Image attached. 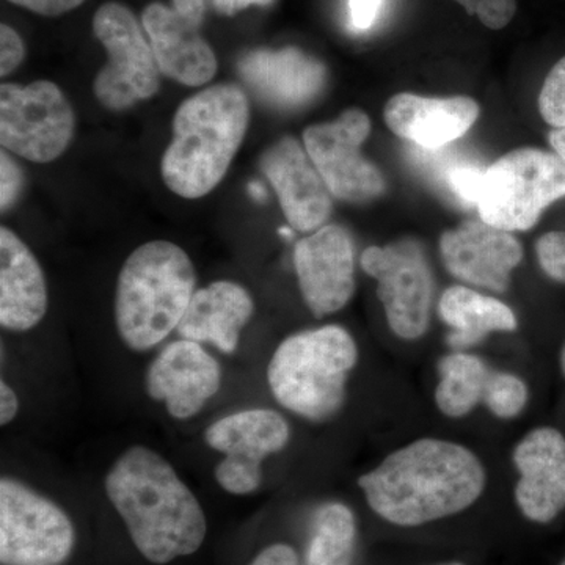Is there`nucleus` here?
I'll use <instances>...</instances> for the list:
<instances>
[{
  "mask_svg": "<svg viewBox=\"0 0 565 565\" xmlns=\"http://www.w3.org/2000/svg\"><path fill=\"white\" fill-rule=\"evenodd\" d=\"M248 120V99L237 85H212L185 99L161 162L167 188L188 200L214 191L243 145Z\"/></svg>",
  "mask_w": 565,
  "mask_h": 565,
  "instance_id": "obj_3",
  "label": "nucleus"
},
{
  "mask_svg": "<svg viewBox=\"0 0 565 565\" xmlns=\"http://www.w3.org/2000/svg\"><path fill=\"white\" fill-rule=\"evenodd\" d=\"M561 367H563V373L565 374V345L563 352H561Z\"/></svg>",
  "mask_w": 565,
  "mask_h": 565,
  "instance_id": "obj_43",
  "label": "nucleus"
},
{
  "mask_svg": "<svg viewBox=\"0 0 565 565\" xmlns=\"http://www.w3.org/2000/svg\"><path fill=\"white\" fill-rule=\"evenodd\" d=\"M362 269L377 281L379 300L392 332L404 341L424 337L433 316L435 282L418 241L367 247L362 255Z\"/></svg>",
  "mask_w": 565,
  "mask_h": 565,
  "instance_id": "obj_10",
  "label": "nucleus"
},
{
  "mask_svg": "<svg viewBox=\"0 0 565 565\" xmlns=\"http://www.w3.org/2000/svg\"><path fill=\"white\" fill-rule=\"evenodd\" d=\"M539 111L553 129L565 128V57L553 66L542 85Z\"/></svg>",
  "mask_w": 565,
  "mask_h": 565,
  "instance_id": "obj_28",
  "label": "nucleus"
},
{
  "mask_svg": "<svg viewBox=\"0 0 565 565\" xmlns=\"http://www.w3.org/2000/svg\"><path fill=\"white\" fill-rule=\"evenodd\" d=\"M173 9L180 11L182 17L193 21H203L204 0H173Z\"/></svg>",
  "mask_w": 565,
  "mask_h": 565,
  "instance_id": "obj_39",
  "label": "nucleus"
},
{
  "mask_svg": "<svg viewBox=\"0 0 565 565\" xmlns=\"http://www.w3.org/2000/svg\"><path fill=\"white\" fill-rule=\"evenodd\" d=\"M548 141L555 150V154L565 162V128L552 129V132L548 134Z\"/></svg>",
  "mask_w": 565,
  "mask_h": 565,
  "instance_id": "obj_40",
  "label": "nucleus"
},
{
  "mask_svg": "<svg viewBox=\"0 0 565 565\" xmlns=\"http://www.w3.org/2000/svg\"><path fill=\"white\" fill-rule=\"evenodd\" d=\"M215 481L225 492L244 497L255 493L262 487V463L243 457L223 456L214 471Z\"/></svg>",
  "mask_w": 565,
  "mask_h": 565,
  "instance_id": "obj_27",
  "label": "nucleus"
},
{
  "mask_svg": "<svg viewBox=\"0 0 565 565\" xmlns=\"http://www.w3.org/2000/svg\"><path fill=\"white\" fill-rule=\"evenodd\" d=\"M93 33L109 57L93 82V93L106 109L126 110L159 92L161 70L131 10L104 3L93 18Z\"/></svg>",
  "mask_w": 565,
  "mask_h": 565,
  "instance_id": "obj_8",
  "label": "nucleus"
},
{
  "mask_svg": "<svg viewBox=\"0 0 565 565\" xmlns=\"http://www.w3.org/2000/svg\"><path fill=\"white\" fill-rule=\"evenodd\" d=\"M512 460L520 478L515 501L534 523H550L565 509V437L555 427H537L516 444Z\"/></svg>",
  "mask_w": 565,
  "mask_h": 565,
  "instance_id": "obj_16",
  "label": "nucleus"
},
{
  "mask_svg": "<svg viewBox=\"0 0 565 565\" xmlns=\"http://www.w3.org/2000/svg\"><path fill=\"white\" fill-rule=\"evenodd\" d=\"M9 2L43 17H61L81 7L85 0H9Z\"/></svg>",
  "mask_w": 565,
  "mask_h": 565,
  "instance_id": "obj_34",
  "label": "nucleus"
},
{
  "mask_svg": "<svg viewBox=\"0 0 565 565\" xmlns=\"http://www.w3.org/2000/svg\"><path fill=\"white\" fill-rule=\"evenodd\" d=\"M259 167L292 230L313 233L326 225L332 215L333 195L299 140L281 137L263 152Z\"/></svg>",
  "mask_w": 565,
  "mask_h": 565,
  "instance_id": "obj_15",
  "label": "nucleus"
},
{
  "mask_svg": "<svg viewBox=\"0 0 565 565\" xmlns=\"http://www.w3.org/2000/svg\"><path fill=\"white\" fill-rule=\"evenodd\" d=\"M486 484L481 459L467 446L444 438H418L359 478L375 514L405 527L467 511Z\"/></svg>",
  "mask_w": 565,
  "mask_h": 565,
  "instance_id": "obj_1",
  "label": "nucleus"
},
{
  "mask_svg": "<svg viewBox=\"0 0 565 565\" xmlns=\"http://www.w3.org/2000/svg\"><path fill=\"white\" fill-rule=\"evenodd\" d=\"M280 234L286 237H292V230L289 228H280Z\"/></svg>",
  "mask_w": 565,
  "mask_h": 565,
  "instance_id": "obj_42",
  "label": "nucleus"
},
{
  "mask_svg": "<svg viewBox=\"0 0 565 565\" xmlns=\"http://www.w3.org/2000/svg\"><path fill=\"white\" fill-rule=\"evenodd\" d=\"M440 255L446 270L465 286L503 294L525 252L514 234L479 218L441 234Z\"/></svg>",
  "mask_w": 565,
  "mask_h": 565,
  "instance_id": "obj_13",
  "label": "nucleus"
},
{
  "mask_svg": "<svg viewBox=\"0 0 565 565\" xmlns=\"http://www.w3.org/2000/svg\"><path fill=\"white\" fill-rule=\"evenodd\" d=\"M446 565H463V564L456 563V564H446Z\"/></svg>",
  "mask_w": 565,
  "mask_h": 565,
  "instance_id": "obj_44",
  "label": "nucleus"
},
{
  "mask_svg": "<svg viewBox=\"0 0 565 565\" xmlns=\"http://www.w3.org/2000/svg\"><path fill=\"white\" fill-rule=\"evenodd\" d=\"M196 274L180 245L151 241L122 264L115 292V326L126 348L148 352L178 329L193 294Z\"/></svg>",
  "mask_w": 565,
  "mask_h": 565,
  "instance_id": "obj_4",
  "label": "nucleus"
},
{
  "mask_svg": "<svg viewBox=\"0 0 565 565\" xmlns=\"http://www.w3.org/2000/svg\"><path fill=\"white\" fill-rule=\"evenodd\" d=\"M47 313V285L39 259L17 233L0 228V326L7 332L35 329Z\"/></svg>",
  "mask_w": 565,
  "mask_h": 565,
  "instance_id": "obj_20",
  "label": "nucleus"
},
{
  "mask_svg": "<svg viewBox=\"0 0 565 565\" xmlns=\"http://www.w3.org/2000/svg\"><path fill=\"white\" fill-rule=\"evenodd\" d=\"M438 315L451 329L448 343L456 351L475 348L492 333L515 332L519 327L509 305L465 285L451 286L441 294Z\"/></svg>",
  "mask_w": 565,
  "mask_h": 565,
  "instance_id": "obj_22",
  "label": "nucleus"
},
{
  "mask_svg": "<svg viewBox=\"0 0 565 565\" xmlns=\"http://www.w3.org/2000/svg\"><path fill=\"white\" fill-rule=\"evenodd\" d=\"M484 169L475 166H456L446 172V184L449 192L459 199L465 206H476L481 191Z\"/></svg>",
  "mask_w": 565,
  "mask_h": 565,
  "instance_id": "obj_31",
  "label": "nucleus"
},
{
  "mask_svg": "<svg viewBox=\"0 0 565 565\" xmlns=\"http://www.w3.org/2000/svg\"><path fill=\"white\" fill-rule=\"evenodd\" d=\"M535 255L546 277L565 282V232L546 233L539 237Z\"/></svg>",
  "mask_w": 565,
  "mask_h": 565,
  "instance_id": "obj_30",
  "label": "nucleus"
},
{
  "mask_svg": "<svg viewBox=\"0 0 565 565\" xmlns=\"http://www.w3.org/2000/svg\"><path fill=\"white\" fill-rule=\"evenodd\" d=\"M561 565H565V561H564V563H563V564H561Z\"/></svg>",
  "mask_w": 565,
  "mask_h": 565,
  "instance_id": "obj_45",
  "label": "nucleus"
},
{
  "mask_svg": "<svg viewBox=\"0 0 565 565\" xmlns=\"http://www.w3.org/2000/svg\"><path fill=\"white\" fill-rule=\"evenodd\" d=\"M438 373L435 404L445 416L463 418L484 401L490 371L478 355L463 351L448 353L438 363Z\"/></svg>",
  "mask_w": 565,
  "mask_h": 565,
  "instance_id": "obj_24",
  "label": "nucleus"
},
{
  "mask_svg": "<svg viewBox=\"0 0 565 565\" xmlns=\"http://www.w3.org/2000/svg\"><path fill=\"white\" fill-rule=\"evenodd\" d=\"M76 544L68 514L18 479L0 481V563L62 565Z\"/></svg>",
  "mask_w": 565,
  "mask_h": 565,
  "instance_id": "obj_7",
  "label": "nucleus"
},
{
  "mask_svg": "<svg viewBox=\"0 0 565 565\" xmlns=\"http://www.w3.org/2000/svg\"><path fill=\"white\" fill-rule=\"evenodd\" d=\"M200 25L202 22L161 2H152L143 11V28L159 70L188 87H202L217 73V57L200 35Z\"/></svg>",
  "mask_w": 565,
  "mask_h": 565,
  "instance_id": "obj_19",
  "label": "nucleus"
},
{
  "mask_svg": "<svg viewBox=\"0 0 565 565\" xmlns=\"http://www.w3.org/2000/svg\"><path fill=\"white\" fill-rule=\"evenodd\" d=\"M370 134V117L360 109L344 110L337 120L305 129V150L341 202H373L386 191L384 173L362 152Z\"/></svg>",
  "mask_w": 565,
  "mask_h": 565,
  "instance_id": "obj_11",
  "label": "nucleus"
},
{
  "mask_svg": "<svg viewBox=\"0 0 565 565\" xmlns=\"http://www.w3.org/2000/svg\"><path fill=\"white\" fill-rule=\"evenodd\" d=\"M25 47L20 33L10 25H0V76H9L24 61Z\"/></svg>",
  "mask_w": 565,
  "mask_h": 565,
  "instance_id": "obj_33",
  "label": "nucleus"
},
{
  "mask_svg": "<svg viewBox=\"0 0 565 565\" xmlns=\"http://www.w3.org/2000/svg\"><path fill=\"white\" fill-rule=\"evenodd\" d=\"M530 390L519 375L490 371L487 381L484 403L490 414L500 419H514L525 411Z\"/></svg>",
  "mask_w": 565,
  "mask_h": 565,
  "instance_id": "obj_26",
  "label": "nucleus"
},
{
  "mask_svg": "<svg viewBox=\"0 0 565 565\" xmlns=\"http://www.w3.org/2000/svg\"><path fill=\"white\" fill-rule=\"evenodd\" d=\"M356 544V520L341 503L323 504L316 512L307 548V565H352Z\"/></svg>",
  "mask_w": 565,
  "mask_h": 565,
  "instance_id": "obj_25",
  "label": "nucleus"
},
{
  "mask_svg": "<svg viewBox=\"0 0 565 565\" xmlns=\"http://www.w3.org/2000/svg\"><path fill=\"white\" fill-rule=\"evenodd\" d=\"M479 114V104L470 96L399 93L386 103L384 120L394 136L426 150H438L470 131Z\"/></svg>",
  "mask_w": 565,
  "mask_h": 565,
  "instance_id": "obj_17",
  "label": "nucleus"
},
{
  "mask_svg": "<svg viewBox=\"0 0 565 565\" xmlns=\"http://www.w3.org/2000/svg\"><path fill=\"white\" fill-rule=\"evenodd\" d=\"M359 345L340 326H323L285 338L267 364V384L281 407L323 423L340 414Z\"/></svg>",
  "mask_w": 565,
  "mask_h": 565,
  "instance_id": "obj_5",
  "label": "nucleus"
},
{
  "mask_svg": "<svg viewBox=\"0 0 565 565\" xmlns=\"http://www.w3.org/2000/svg\"><path fill=\"white\" fill-rule=\"evenodd\" d=\"M237 70L259 98L280 109L307 106L321 95L327 81L323 63L297 47L247 52Z\"/></svg>",
  "mask_w": 565,
  "mask_h": 565,
  "instance_id": "obj_18",
  "label": "nucleus"
},
{
  "mask_svg": "<svg viewBox=\"0 0 565 565\" xmlns=\"http://www.w3.org/2000/svg\"><path fill=\"white\" fill-rule=\"evenodd\" d=\"M248 192L252 193L256 202H263V200L266 199V191H264L262 184H256V182H252V184L248 185Z\"/></svg>",
  "mask_w": 565,
  "mask_h": 565,
  "instance_id": "obj_41",
  "label": "nucleus"
},
{
  "mask_svg": "<svg viewBox=\"0 0 565 565\" xmlns=\"http://www.w3.org/2000/svg\"><path fill=\"white\" fill-rule=\"evenodd\" d=\"M104 489L150 563L169 564L203 545L207 523L199 498L154 449L134 445L122 451L107 471Z\"/></svg>",
  "mask_w": 565,
  "mask_h": 565,
  "instance_id": "obj_2",
  "label": "nucleus"
},
{
  "mask_svg": "<svg viewBox=\"0 0 565 565\" xmlns=\"http://www.w3.org/2000/svg\"><path fill=\"white\" fill-rule=\"evenodd\" d=\"M221 388V364L191 340L167 345L145 374V392L180 422L199 415Z\"/></svg>",
  "mask_w": 565,
  "mask_h": 565,
  "instance_id": "obj_14",
  "label": "nucleus"
},
{
  "mask_svg": "<svg viewBox=\"0 0 565 565\" xmlns=\"http://www.w3.org/2000/svg\"><path fill=\"white\" fill-rule=\"evenodd\" d=\"M20 412V397L6 381L0 382V424L9 426Z\"/></svg>",
  "mask_w": 565,
  "mask_h": 565,
  "instance_id": "obj_37",
  "label": "nucleus"
},
{
  "mask_svg": "<svg viewBox=\"0 0 565 565\" xmlns=\"http://www.w3.org/2000/svg\"><path fill=\"white\" fill-rule=\"evenodd\" d=\"M289 437V424L278 412L247 408L212 423L204 433V444L223 456L263 463L285 449Z\"/></svg>",
  "mask_w": 565,
  "mask_h": 565,
  "instance_id": "obj_23",
  "label": "nucleus"
},
{
  "mask_svg": "<svg viewBox=\"0 0 565 565\" xmlns=\"http://www.w3.org/2000/svg\"><path fill=\"white\" fill-rule=\"evenodd\" d=\"M462 6L471 17H478V20L492 29L501 31L505 25L511 24L516 11V0H455Z\"/></svg>",
  "mask_w": 565,
  "mask_h": 565,
  "instance_id": "obj_29",
  "label": "nucleus"
},
{
  "mask_svg": "<svg viewBox=\"0 0 565 565\" xmlns=\"http://www.w3.org/2000/svg\"><path fill=\"white\" fill-rule=\"evenodd\" d=\"M382 6H384V0H349L353 28L359 31H367L373 28Z\"/></svg>",
  "mask_w": 565,
  "mask_h": 565,
  "instance_id": "obj_35",
  "label": "nucleus"
},
{
  "mask_svg": "<svg viewBox=\"0 0 565 565\" xmlns=\"http://www.w3.org/2000/svg\"><path fill=\"white\" fill-rule=\"evenodd\" d=\"M565 199V162L539 148H516L484 169L479 218L504 232H527L546 207Z\"/></svg>",
  "mask_w": 565,
  "mask_h": 565,
  "instance_id": "obj_6",
  "label": "nucleus"
},
{
  "mask_svg": "<svg viewBox=\"0 0 565 565\" xmlns=\"http://www.w3.org/2000/svg\"><path fill=\"white\" fill-rule=\"evenodd\" d=\"M294 269L308 310L323 318L343 310L355 292V250L340 225L302 237L294 247Z\"/></svg>",
  "mask_w": 565,
  "mask_h": 565,
  "instance_id": "obj_12",
  "label": "nucleus"
},
{
  "mask_svg": "<svg viewBox=\"0 0 565 565\" xmlns=\"http://www.w3.org/2000/svg\"><path fill=\"white\" fill-rule=\"evenodd\" d=\"M76 117L61 87L50 81L0 87V145L28 161L61 158L73 140Z\"/></svg>",
  "mask_w": 565,
  "mask_h": 565,
  "instance_id": "obj_9",
  "label": "nucleus"
},
{
  "mask_svg": "<svg viewBox=\"0 0 565 565\" xmlns=\"http://www.w3.org/2000/svg\"><path fill=\"white\" fill-rule=\"evenodd\" d=\"M22 172L9 152H0V207L7 212L17 204L22 191Z\"/></svg>",
  "mask_w": 565,
  "mask_h": 565,
  "instance_id": "obj_32",
  "label": "nucleus"
},
{
  "mask_svg": "<svg viewBox=\"0 0 565 565\" xmlns=\"http://www.w3.org/2000/svg\"><path fill=\"white\" fill-rule=\"evenodd\" d=\"M250 565H299V556L291 545L274 544L264 548Z\"/></svg>",
  "mask_w": 565,
  "mask_h": 565,
  "instance_id": "obj_36",
  "label": "nucleus"
},
{
  "mask_svg": "<svg viewBox=\"0 0 565 565\" xmlns=\"http://www.w3.org/2000/svg\"><path fill=\"white\" fill-rule=\"evenodd\" d=\"M217 13L226 14V17H233V14L239 13L250 6L267 7L274 2V0H211Z\"/></svg>",
  "mask_w": 565,
  "mask_h": 565,
  "instance_id": "obj_38",
  "label": "nucleus"
},
{
  "mask_svg": "<svg viewBox=\"0 0 565 565\" xmlns=\"http://www.w3.org/2000/svg\"><path fill=\"white\" fill-rule=\"evenodd\" d=\"M255 313V302L244 286L214 281L193 294L177 332L182 340L212 344L223 353L236 352L241 334Z\"/></svg>",
  "mask_w": 565,
  "mask_h": 565,
  "instance_id": "obj_21",
  "label": "nucleus"
}]
</instances>
